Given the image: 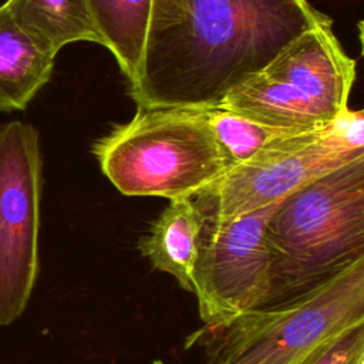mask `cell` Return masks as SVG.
<instances>
[{
	"mask_svg": "<svg viewBox=\"0 0 364 364\" xmlns=\"http://www.w3.org/2000/svg\"><path fill=\"white\" fill-rule=\"evenodd\" d=\"M331 18L307 0H152L136 107H216L300 34Z\"/></svg>",
	"mask_w": 364,
	"mask_h": 364,
	"instance_id": "6da1fadb",
	"label": "cell"
},
{
	"mask_svg": "<svg viewBox=\"0 0 364 364\" xmlns=\"http://www.w3.org/2000/svg\"><path fill=\"white\" fill-rule=\"evenodd\" d=\"M364 323V259L290 301L249 310L193 341L202 364H297L330 337Z\"/></svg>",
	"mask_w": 364,
	"mask_h": 364,
	"instance_id": "277c9868",
	"label": "cell"
},
{
	"mask_svg": "<svg viewBox=\"0 0 364 364\" xmlns=\"http://www.w3.org/2000/svg\"><path fill=\"white\" fill-rule=\"evenodd\" d=\"M92 152L127 196L192 198L233 168L203 107H138L132 119L98 139Z\"/></svg>",
	"mask_w": 364,
	"mask_h": 364,
	"instance_id": "3957f363",
	"label": "cell"
},
{
	"mask_svg": "<svg viewBox=\"0 0 364 364\" xmlns=\"http://www.w3.org/2000/svg\"><path fill=\"white\" fill-rule=\"evenodd\" d=\"M297 364H364V323L330 337Z\"/></svg>",
	"mask_w": 364,
	"mask_h": 364,
	"instance_id": "5bb4252c",
	"label": "cell"
},
{
	"mask_svg": "<svg viewBox=\"0 0 364 364\" xmlns=\"http://www.w3.org/2000/svg\"><path fill=\"white\" fill-rule=\"evenodd\" d=\"M3 4L14 21L54 55L77 41L102 46L88 0H6Z\"/></svg>",
	"mask_w": 364,
	"mask_h": 364,
	"instance_id": "8fae6325",
	"label": "cell"
},
{
	"mask_svg": "<svg viewBox=\"0 0 364 364\" xmlns=\"http://www.w3.org/2000/svg\"><path fill=\"white\" fill-rule=\"evenodd\" d=\"M364 158L363 109L347 108L328 127L300 132L229 169L192 196L205 222L273 203L336 168Z\"/></svg>",
	"mask_w": 364,
	"mask_h": 364,
	"instance_id": "8992f818",
	"label": "cell"
},
{
	"mask_svg": "<svg viewBox=\"0 0 364 364\" xmlns=\"http://www.w3.org/2000/svg\"><path fill=\"white\" fill-rule=\"evenodd\" d=\"M203 108L212 131L232 166L245 164L256 155L282 144L287 138L306 132L300 129L272 127L222 107Z\"/></svg>",
	"mask_w": 364,
	"mask_h": 364,
	"instance_id": "4fadbf2b",
	"label": "cell"
},
{
	"mask_svg": "<svg viewBox=\"0 0 364 364\" xmlns=\"http://www.w3.org/2000/svg\"><path fill=\"white\" fill-rule=\"evenodd\" d=\"M203 223L192 198L171 199L138 242L141 255L156 270L173 276L191 293Z\"/></svg>",
	"mask_w": 364,
	"mask_h": 364,
	"instance_id": "9c48e42d",
	"label": "cell"
},
{
	"mask_svg": "<svg viewBox=\"0 0 364 364\" xmlns=\"http://www.w3.org/2000/svg\"><path fill=\"white\" fill-rule=\"evenodd\" d=\"M55 55L37 44L0 6V112L24 109L50 81Z\"/></svg>",
	"mask_w": 364,
	"mask_h": 364,
	"instance_id": "30bf717a",
	"label": "cell"
},
{
	"mask_svg": "<svg viewBox=\"0 0 364 364\" xmlns=\"http://www.w3.org/2000/svg\"><path fill=\"white\" fill-rule=\"evenodd\" d=\"M354 80L355 60L343 50L331 20L290 41L216 107L272 127L321 129L348 108Z\"/></svg>",
	"mask_w": 364,
	"mask_h": 364,
	"instance_id": "5b68a950",
	"label": "cell"
},
{
	"mask_svg": "<svg viewBox=\"0 0 364 364\" xmlns=\"http://www.w3.org/2000/svg\"><path fill=\"white\" fill-rule=\"evenodd\" d=\"M266 240L270 289L263 307L300 297L364 259V158L279 200L266 225Z\"/></svg>",
	"mask_w": 364,
	"mask_h": 364,
	"instance_id": "7a4b0ae2",
	"label": "cell"
},
{
	"mask_svg": "<svg viewBox=\"0 0 364 364\" xmlns=\"http://www.w3.org/2000/svg\"><path fill=\"white\" fill-rule=\"evenodd\" d=\"M151 364H165L164 361H161V360H155V361H152Z\"/></svg>",
	"mask_w": 364,
	"mask_h": 364,
	"instance_id": "9a60e30c",
	"label": "cell"
},
{
	"mask_svg": "<svg viewBox=\"0 0 364 364\" xmlns=\"http://www.w3.org/2000/svg\"><path fill=\"white\" fill-rule=\"evenodd\" d=\"M102 46L132 82L138 74L152 0H88Z\"/></svg>",
	"mask_w": 364,
	"mask_h": 364,
	"instance_id": "7c38bea8",
	"label": "cell"
},
{
	"mask_svg": "<svg viewBox=\"0 0 364 364\" xmlns=\"http://www.w3.org/2000/svg\"><path fill=\"white\" fill-rule=\"evenodd\" d=\"M41 188L37 129L0 124V327L23 314L36 284Z\"/></svg>",
	"mask_w": 364,
	"mask_h": 364,
	"instance_id": "52a82bcc",
	"label": "cell"
},
{
	"mask_svg": "<svg viewBox=\"0 0 364 364\" xmlns=\"http://www.w3.org/2000/svg\"><path fill=\"white\" fill-rule=\"evenodd\" d=\"M274 206L203 223L192 293L205 330L264 306L270 289L266 225Z\"/></svg>",
	"mask_w": 364,
	"mask_h": 364,
	"instance_id": "ba28073f",
	"label": "cell"
}]
</instances>
